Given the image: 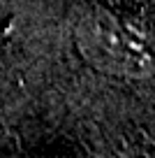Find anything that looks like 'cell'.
<instances>
[{
    "instance_id": "obj_1",
    "label": "cell",
    "mask_w": 155,
    "mask_h": 158,
    "mask_svg": "<svg viewBox=\"0 0 155 158\" xmlns=\"http://www.w3.org/2000/svg\"><path fill=\"white\" fill-rule=\"evenodd\" d=\"M77 42L81 54L104 72L146 77L155 68V51L144 35L100 7L79 21Z\"/></svg>"
}]
</instances>
